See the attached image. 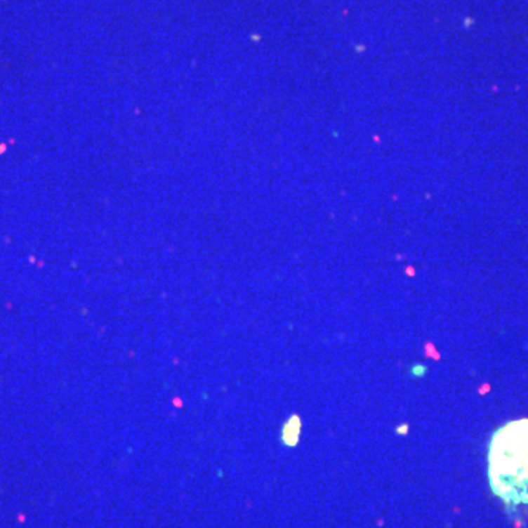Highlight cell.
Listing matches in <instances>:
<instances>
[{
    "label": "cell",
    "instance_id": "obj_1",
    "mask_svg": "<svg viewBox=\"0 0 528 528\" xmlns=\"http://www.w3.org/2000/svg\"><path fill=\"white\" fill-rule=\"evenodd\" d=\"M489 477L505 503L528 505V418L510 421L493 435Z\"/></svg>",
    "mask_w": 528,
    "mask_h": 528
}]
</instances>
